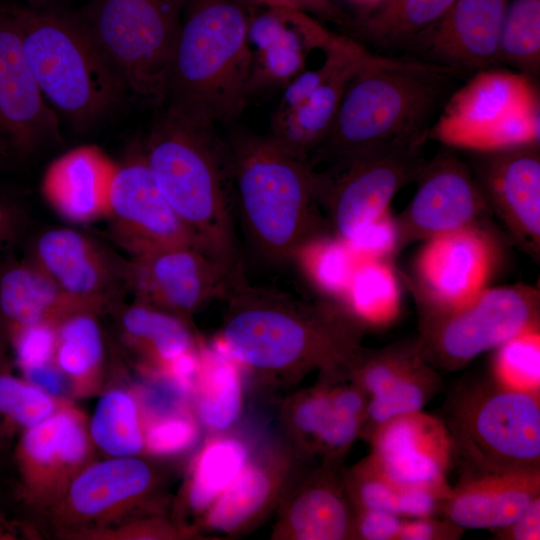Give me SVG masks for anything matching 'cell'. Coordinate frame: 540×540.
I'll return each mask as SVG.
<instances>
[{
  "label": "cell",
  "instance_id": "30bf717a",
  "mask_svg": "<svg viewBox=\"0 0 540 540\" xmlns=\"http://www.w3.org/2000/svg\"><path fill=\"white\" fill-rule=\"evenodd\" d=\"M423 146L371 150L320 171L321 204L330 233L345 242L387 211L394 196L418 178L427 160Z\"/></svg>",
  "mask_w": 540,
  "mask_h": 540
},
{
  "label": "cell",
  "instance_id": "f35d334b",
  "mask_svg": "<svg viewBox=\"0 0 540 540\" xmlns=\"http://www.w3.org/2000/svg\"><path fill=\"white\" fill-rule=\"evenodd\" d=\"M442 386L440 371L419 356L383 391L369 399L360 437L368 441L372 433L390 418L423 410Z\"/></svg>",
  "mask_w": 540,
  "mask_h": 540
},
{
  "label": "cell",
  "instance_id": "d590c367",
  "mask_svg": "<svg viewBox=\"0 0 540 540\" xmlns=\"http://www.w3.org/2000/svg\"><path fill=\"white\" fill-rule=\"evenodd\" d=\"M393 261L359 259L341 304L365 327L393 323L401 311V288Z\"/></svg>",
  "mask_w": 540,
  "mask_h": 540
},
{
  "label": "cell",
  "instance_id": "52a82bcc",
  "mask_svg": "<svg viewBox=\"0 0 540 540\" xmlns=\"http://www.w3.org/2000/svg\"><path fill=\"white\" fill-rule=\"evenodd\" d=\"M444 411L465 470L540 471V395L503 387L491 377L476 379L461 382Z\"/></svg>",
  "mask_w": 540,
  "mask_h": 540
},
{
  "label": "cell",
  "instance_id": "680465c9",
  "mask_svg": "<svg viewBox=\"0 0 540 540\" xmlns=\"http://www.w3.org/2000/svg\"><path fill=\"white\" fill-rule=\"evenodd\" d=\"M6 344L7 341L0 331V371L4 370L7 367H10V361L6 354Z\"/></svg>",
  "mask_w": 540,
  "mask_h": 540
},
{
  "label": "cell",
  "instance_id": "484cf974",
  "mask_svg": "<svg viewBox=\"0 0 540 540\" xmlns=\"http://www.w3.org/2000/svg\"><path fill=\"white\" fill-rule=\"evenodd\" d=\"M369 52L353 37L342 35L332 70L299 106L272 115L267 135L293 157L309 162L329 134L347 85Z\"/></svg>",
  "mask_w": 540,
  "mask_h": 540
},
{
  "label": "cell",
  "instance_id": "d4e9b609",
  "mask_svg": "<svg viewBox=\"0 0 540 540\" xmlns=\"http://www.w3.org/2000/svg\"><path fill=\"white\" fill-rule=\"evenodd\" d=\"M278 540H354V508L340 467L320 463L306 472L277 508Z\"/></svg>",
  "mask_w": 540,
  "mask_h": 540
},
{
  "label": "cell",
  "instance_id": "c3c4849f",
  "mask_svg": "<svg viewBox=\"0 0 540 540\" xmlns=\"http://www.w3.org/2000/svg\"><path fill=\"white\" fill-rule=\"evenodd\" d=\"M345 243L358 259L393 261L398 251V230L389 209L357 230Z\"/></svg>",
  "mask_w": 540,
  "mask_h": 540
},
{
  "label": "cell",
  "instance_id": "ab89813d",
  "mask_svg": "<svg viewBox=\"0 0 540 540\" xmlns=\"http://www.w3.org/2000/svg\"><path fill=\"white\" fill-rule=\"evenodd\" d=\"M497 66L529 78L540 75V0H509L501 27Z\"/></svg>",
  "mask_w": 540,
  "mask_h": 540
},
{
  "label": "cell",
  "instance_id": "b9f144b4",
  "mask_svg": "<svg viewBox=\"0 0 540 540\" xmlns=\"http://www.w3.org/2000/svg\"><path fill=\"white\" fill-rule=\"evenodd\" d=\"M493 350L490 377L495 382L540 395V326L523 330Z\"/></svg>",
  "mask_w": 540,
  "mask_h": 540
},
{
  "label": "cell",
  "instance_id": "2e32d148",
  "mask_svg": "<svg viewBox=\"0 0 540 540\" xmlns=\"http://www.w3.org/2000/svg\"><path fill=\"white\" fill-rule=\"evenodd\" d=\"M157 485L155 470L138 456L93 461L48 512L68 537L134 517L150 502Z\"/></svg>",
  "mask_w": 540,
  "mask_h": 540
},
{
  "label": "cell",
  "instance_id": "f546056e",
  "mask_svg": "<svg viewBox=\"0 0 540 540\" xmlns=\"http://www.w3.org/2000/svg\"><path fill=\"white\" fill-rule=\"evenodd\" d=\"M342 477L354 509H378L404 518L442 514L453 491L397 480L370 454L342 471Z\"/></svg>",
  "mask_w": 540,
  "mask_h": 540
},
{
  "label": "cell",
  "instance_id": "277c9868",
  "mask_svg": "<svg viewBox=\"0 0 540 540\" xmlns=\"http://www.w3.org/2000/svg\"><path fill=\"white\" fill-rule=\"evenodd\" d=\"M248 20L240 0H186L164 110L214 125L240 118L250 101Z\"/></svg>",
  "mask_w": 540,
  "mask_h": 540
},
{
  "label": "cell",
  "instance_id": "f6af8a7d",
  "mask_svg": "<svg viewBox=\"0 0 540 540\" xmlns=\"http://www.w3.org/2000/svg\"><path fill=\"white\" fill-rule=\"evenodd\" d=\"M141 415L144 452L150 455H177L191 448L199 438L200 423L189 406Z\"/></svg>",
  "mask_w": 540,
  "mask_h": 540
},
{
  "label": "cell",
  "instance_id": "d6a6232c",
  "mask_svg": "<svg viewBox=\"0 0 540 540\" xmlns=\"http://www.w3.org/2000/svg\"><path fill=\"white\" fill-rule=\"evenodd\" d=\"M241 368L215 346H200V368L192 396L193 411L212 433L228 431L243 411Z\"/></svg>",
  "mask_w": 540,
  "mask_h": 540
},
{
  "label": "cell",
  "instance_id": "4fadbf2b",
  "mask_svg": "<svg viewBox=\"0 0 540 540\" xmlns=\"http://www.w3.org/2000/svg\"><path fill=\"white\" fill-rule=\"evenodd\" d=\"M537 98L535 79L501 66L478 71L452 93L428 139L453 149L495 150L503 123Z\"/></svg>",
  "mask_w": 540,
  "mask_h": 540
},
{
  "label": "cell",
  "instance_id": "4316f807",
  "mask_svg": "<svg viewBox=\"0 0 540 540\" xmlns=\"http://www.w3.org/2000/svg\"><path fill=\"white\" fill-rule=\"evenodd\" d=\"M540 496V471H463L442 514L463 529H501Z\"/></svg>",
  "mask_w": 540,
  "mask_h": 540
},
{
  "label": "cell",
  "instance_id": "ac0fdd59",
  "mask_svg": "<svg viewBox=\"0 0 540 540\" xmlns=\"http://www.w3.org/2000/svg\"><path fill=\"white\" fill-rule=\"evenodd\" d=\"M496 244L483 225L468 226L425 241L414 266L417 309L461 307L488 287Z\"/></svg>",
  "mask_w": 540,
  "mask_h": 540
},
{
  "label": "cell",
  "instance_id": "3957f363",
  "mask_svg": "<svg viewBox=\"0 0 540 540\" xmlns=\"http://www.w3.org/2000/svg\"><path fill=\"white\" fill-rule=\"evenodd\" d=\"M464 76L408 56L369 52L350 79L332 128L309 163L424 145Z\"/></svg>",
  "mask_w": 540,
  "mask_h": 540
},
{
  "label": "cell",
  "instance_id": "5b68a950",
  "mask_svg": "<svg viewBox=\"0 0 540 540\" xmlns=\"http://www.w3.org/2000/svg\"><path fill=\"white\" fill-rule=\"evenodd\" d=\"M45 101L76 133L113 115L130 94L78 12L62 5L5 6Z\"/></svg>",
  "mask_w": 540,
  "mask_h": 540
},
{
  "label": "cell",
  "instance_id": "f5cc1de1",
  "mask_svg": "<svg viewBox=\"0 0 540 540\" xmlns=\"http://www.w3.org/2000/svg\"><path fill=\"white\" fill-rule=\"evenodd\" d=\"M21 372L26 381L51 396L68 399L67 396L71 395L68 379L55 361L29 367Z\"/></svg>",
  "mask_w": 540,
  "mask_h": 540
},
{
  "label": "cell",
  "instance_id": "681fc988",
  "mask_svg": "<svg viewBox=\"0 0 540 540\" xmlns=\"http://www.w3.org/2000/svg\"><path fill=\"white\" fill-rule=\"evenodd\" d=\"M27 223V210L20 196L0 182V254L22 237Z\"/></svg>",
  "mask_w": 540,
  "mask_h": 540
},
{
  "label": "cell",
  "instance_id": "ee69618b",
  "mask_svg": "<svg viewBox=\"0 0 540 540\" xmlns=\"http://www.w3.org/2000/svg\"><path fill=\"white\" fill-rule=\"evenodd\" d=\"M66 400L12 375L10 367L0 371V416L23 431L51 416Z\"/></svg>",
  "mask_w": 540,
  "mask_h": 540
},
{
  "label": "cell",
  "instance_id": "83f0119b",
  "mask_svg": "<svg viewBox=\"0 0 540 540\" xmlns=\"http://www.w3.org/2000/svg\"><path fill=\"white\" fill-rule=\"evenodd\" d=\"M115 168L95 149H75L47 170L42 183L44 196L67 221L84 224L106 218Z\"/></svg>",
  "mask_w": 540,
  "mask_h": 540
},
{
  "label": "cell",
  "instance_id": "1f68e13d",
  "mask_svg": "<svg viewBox=\"0 0 540 540\" xmlns=\"http://www.w3.org/2000/svg\"><path fill=\"white\" fill-rule=\"evenodd\" d=\"M253 450L249 441L238 433H213L192 461L183 490L187 511L196 518L203 516L230 487L248 463Z\"/></svg>",
  "mask_w": 540,
  "mask_h": 540
},
{
  "label": "cell",
  "instance_id": "9c48e42d",
  "mask_svg": "<svg viewBox=\"0 0 540 540\" xmlns=\"http://www.w3.org/2000/svg\"><path fill=\"white\" fill-rule=\"evenodd\" d=\"M540 326V291L517 283L487 287L453 309H418L420 354L438 371L464 368L525 329Z\"/></svg>",
  "mask_w": 540,
  "mask_h": 540
},
{
  "label": "cell",
  "instance_id": "44dd1931",
  "mask_svg": "<svg viewBox=\"0 0 540 540\" xmlns=\"http://www.w3.org/2000/svg\"><path fill=\"white\" fill-rule=\"evenodd\" d=\"M333 32L309 13L290 6L249 10L250 100L283 89L307 68L310 54L323 50Z\"/></svg>",
  "mask_w": 540,
  "mask_h": 540
},
{
  "label": "cell",
  "instance_id": "6f0895ef",
  "mask_svg": "<svg viewBox=\"0 0 540 540\" xmlns=\"http://www.w3.org/2000/svg\"><path fill=\"white\" fill-rule=\"evenodd\" d=\"M245 4L257 7H268V6H290L297 8L289 0H240Z\"/></svg>",
  "mask_w": 540,
  "mask_h": 540
},
{
  "label": "cell",
  "instance_id": "6da1fadb",
  "mask_svg": "<svg viewBox=\"0 0 540 540\" xmlns=\"http://www.w3.org/2000/svg\"><path fill=\"white\" fill-rule=\"evenodd\" d=\"M223 301L215 347L261 380L290 384L315 370L345 369L367 331L340 302L303 300L246 276Z\"/></svg>",
  "mask_w": 540,
  "mask_h": 540
},
{
  "label": "cell",
  "instance_id": "11a10c76",
  "mask_svg": "<svg viewBox=\"0 0 540 540\" xmlns=\"http://www.w3.org/2000/svg\"><path fill=\"white\" fill-rule=\"evenodd\" d=\"M298 9L318 20L330 21L339 25L350 24V19L335 0H289Z\"/></svg>",
  "mask_w": 540,
  "mask_h": 540
},
{
  "label": "cell",
  "instance_id": "ba28073f",
  "mask_svg": "<svg viewBox=\"0 0 540 540\" xmlns=\"http://www.w3.org/2000/svg\"><path fill=\"white\" fill-rule=\"evenodd\" d=\"M186 0H90L78 12L138 99L162 108Z\"/></svg>",
  "mask_w": 540,
  "mask_h": 540
},
{
  "label": "cell",
  "instance_id": "e575fe53",
  "mask_svg": "<svg viewBox=\"0 0 540 540\" xmlns=\"http://www.w3.org/2000/svg\"><path fill=\"white\" fill-rule=\"evenodd\" d=\"M456 0H385L352 23L355 35L381 49L404 48L437 22Z\"/></svg>",
  "mask_w": 540,
  "mask_h": 540
},
{
  "label": "cell",
  "instance_id": "ffe728a7",
  "mask_svg": "<svg viewBox=\"0 0 540 540\" xmlns=\"http://www.w3.org/2000/svg\"><path fill=\"white\" fill-rule=\"evenodd\" d=\"M106 219L114 241L130 257L177 245L201 248L159 191L143 150L115 168Z\"/></svg>",
  "mask_w": 540,
  "mask_h": 540
},
{
  "label": "cell",
  "instance_id": "9f6ffc18",
  "mask_svg": "<svg viewBox=\"0 0 540 540\" xmlns=\"http://www.w3.org/2000/svg\"><path fill=\"white\" fill-rule=\"evenodd\" d=\"M341 7V4L354 11L355 20L352 23L365 17L370 11L381 4L385 0H335ZM342 9V8H341ZM343 10V9H342Z\"/></svg>",
  "mask_w": 540,
  "mask_h": 540
},
{
  "label": "cell",
  "instance_id": "5bb4252c",
  "mask_svg": "<svg viewBox=\"0 0 540 540\" xmlns=\"http://www.w3.org/2000/svg\"><path fill=\"white\" fill-rule=\"evenodd\" d=\"M26 257L64 293L98 315L112 312L128 294L129 259L76 229L53 227L40 232Z\"/></svg>",
  "mask_w": 540,
  "mask_h": 540
},
{
  "label": "cell",
  "instance_id": "7dc6e473",
  "mask_svg": "<svg viewBox=\"0 0 540 540\" xmlns=\"http://www.w3.org/2000/svg\"><path fill=\"white\" fill-rule=\"evenodd\" d=\"M12 347L20 370L53 362L57 343V326L41 323L8 331L4 335Z\"/></svg>",
  "mask_w": 540,
  "mask_h": 540
},
{
  "label": "cell",
  "instance_id": "db71d44e",
  "mask_svg": "<svg viewBox=\"0 0 540 540\" xmlns=\"http://www.w3.org/2000/svg\"><path fill=\"white\" fill-rule=\"evenodd\" d=\"M495 539L500 540H539L540 539V496L512 523L495 530Z\"/></svg>",
  "mask_w": 540,
  "mask_h": 540
},
{
  "label": "cell",
  "instance_id": "603a6c76",
  "mask_svg": "<svg viewBox=\"0 0 540 540\" xmlns=\"http://www.w3.org/2000/svg\"><path fill=\"white\" fill-rule=\"evenodd\" d=\"M509 0H456L403 51L463 76L497 66L499 39Z\"/></svg>",
  "mask_w": 540,
  "mask_h": 540
},
{
  "label": "cell",
  "instance_id": "bcb514c9",
  "mask_svg": "<svg viewBox=\"0 0 540 540\" xmlns=\"http://www.w3.org/2000/svg\"><path fill=\"white\" fill-rule=\"evenodd\" d=\"M194 536L179 523L159 516H134L118 523L74 533L68 538L90 540L181 539Z\"/></svg>",
  "mask_w": 540,
  "mask_h": 540
},
{
  "label": "cell",
  "instance_id": "74e56055",
  "mask_svg": "<svg viewBox=\"0 0 540 540\" xmlns=\"http://www.w3.org/2000/svg\"><path fill=\"white\" fill-rule=\"evenodd\" d=\"M88 428L95 447L109 457H136L144 453L142 415L135 392L121 388L105 392Z\"/></svg>",
  "mask_w": 540,
  "mask_h": 540
},
{
  "label": "cell",
  "instance_id": "7402d4cb",
  "mask_svg": "<svg viewBox=\"0 0 540 540\" xmlns=\"http://www.w3.org/2000/svg\"><path fill=\"white\" fill-rule=\"evenodd\" d=\"M307 458L290 443L253 451L239 476L200 520L197 532L232 537L256 528L305 474L299 467Z\"/></svg>",
  "mask_w": 540,
  "mask_h": 540
},
{
  "label": "cell",
  "instance_id": "4dcf8cb0",
  "mask_svg": "<svg viewBox=\"0 0 540 540\" xmlns=\"http://www.w3.org/2000/svg\"><path fill=\"white\" fill-rule=\"evenodd\" d=\"M112 312L118 313L124 340L140 354L148 373L162 371L201 345L188 320L153 306L134 301Z\"/></svg>",
  "mask_w": 540,
  "mask_h": 540
},
{
  "label": "cell",
  "instance_id": "7c38bea8",
  "mask_svg": "<svg viewBox=\"0 0 540 540\" xmlns=\"http://www.w3.org/2000/svg\"><path fill=\"white\" fill-rule=\"evenodd\" d=\"M244 276L195 245H177L130 257L128 293L137 302L189 320L213 300H223Z\"/></svg>",
  "mask_w": 540,
  "mask_h": 540
},
{
  "label": "cell",
  "instance_id": "60d3db41",
  "mask_svg": "<svg viewBox=\"0 0 540 540\" xmlns=\"http://www.w3.org/2000/svg\"><path fill=\"white\" fill-rule=\"evenodd\" d=\"M295 260L320 292L341 303L359 259L343 240L325 234L306 244Z\"/></svg>",
  "mask_w": 540,
  "mask_h": 540
},
{
  "label": "cell",
  "instance_id": "816d5d0a",
  "mask_svg": "<svg viewBox=\"0 0 540 540\" xmlns=\"http://www.w3.org/2000/svg\"><path fill=\"white\" fill-rule=\"evenodd\" d=\"M465 529L435 515L404 518L396 540H458Z\"/></svg>",
  "mask_w": 540,
  "mask_h": 540
},
{
  "label": "cell",
  "instance_id": "cb8c5ba5",
  "mask_svg": "<svg viewBox=\"0 0 540 540\" xmlns=\"http://www.w3.org/2000/svg\"><path fill=\"white\" fill-rule=\"evenodd\" d=\"M370 455L397 480L450 490L447 474L455 457L444 420L423 410L382 423L370 436Z\"/></svg>",
  "mask_w": 540,
  "mask_h": 540
},
{
  "label": "cell",
  "instance_id": "7bdbcfd3",
  "mask_svg": "<svg viewBox=\"0 0 540 540\" xmlns=\"http://www.w3.org/2000/svg\"><path fill=\"white\" fill-rule=\"evenodd\" d=\"M330 379L321 373L315 386L288 399L282 408L283 423L290 444L308 458L315 456L316 444L330 405Z\"/></svg>",
  "mask_w": 540,
  "mask_h": 540
},
{
  "label": "cell",
  "instance_id": "f907efd6",
  "mask_svg": "<svg viewBox=\"0 0 540 540\" xmlns=\"http://www.w3.org/2000/svg\"><path fill=\"white\" fill-rule=\"evenodd\" d=\"M403 519L383 510L354 509V540H396Z\"/></svg>",
  "mask_w": 540,
  "mask_h": 540
},
{
  "label": "cell",
  "instance_id": "8992f818",
  "mask_svg": "<svg viewBox=\"0 0 540 540\" xmlns=\"http://www.w3.org/2000/svg\"><path fill=\"white\" fill-rule=\"evenodd\" d=\"M142 150L159 191L200 247L230 270L244 271L215 125L163 110Z\"/></svg>",
  "mask_w": 540,
  "mask_h": 540
},
{
  "label": "cell",
  "instance_id": "d6986e66",
  "mask_svg": "<svg viewBox=\"0 0 540 540\" xmlns=\"http://www.w3.org/2000/svg\"><path fill=\"white\" fill-rule=\"evenodd\" d=\"M466 160L491 211L518 248L540 258V144L468 151Z\"/></svg>",
  "mask_w": 540,
  "mask_h": 540
},
{
  "label": "cell",
  "instance_id": "9a60e30c",
  "mask_svg": "<svg viewBox=\"0 0 540 540\" xmlns=\"http://www.w3.org/2000/svg\"><path fill=\"white\" fill-rule=\"evenodd\" d=\"M61 141L60 119L29 70L13 18L0 7V167Z\"/></svg>",
  "mask_w": 540,
  "mask_h": 540
},
{
  "label": "cell",
  "instance_id": "836d02e7",
  "mask_svg": "<svg viewBox=\"0 0 540 540\" xmlns=\"http://www.w3.org/2000/svg\"><path fill=\"white\" fill-rule=\"evenodd\" d=\"M98 314L79 312L57 326L54 361L68 379L73 397H89L103 381L105 348Z\"/></svg>",
  "mask_w": 540,
  "mask_h": 540
},
{
  "label": "cell",
  "instance_id": "f1b7e54d",
  "mask_svg": "<svg viewBox=\"0 0 540 540\" xmlns=\"http://www.w3.org/2000/svg\"><path fill=\"white\" fill-rule=\"evenodd\" d=\"M79 312L92 311L64 293L29 258L7 259L0 263V331L3 335L16 328L41 323L58 326Z\"/></svg>",
  "mask_w": 540,
  "mask_h": 540
},
{
  "label": "cell",
  "instance_id": "e0dca14e",
  "mask_svg": "<svg viewBox=\"0 0 540 540\" xmlns=\"http://www.w3.org/2000/svg\"><path fill=\"white\" fill-rule=\"evenodd\" d=\"M410 203L395 217L398 251L409 244L468 226L491 211L466 160L445 147L427 159Z\"/></svg>",
  "mask_w": 540,
  "mask_h": 540
},
{
  "label": "cell",
  "instance_id": "8d00e7d4",
  "mask_svg": "<svg viewBox=\"0 0 540 540\" xmlns=\"http://www.w3.org/2000/svg\"><path fill=\"white\" fill-rule=\"evenodd\" d=\"M327 374L330 379V405L316 444L315 456L323 464L341 467L354 441L360 437L369 397L347 377L346 370Z\"/></svg>",
  "mask_w": 540,
  "mask_h": 540
},
{
  "label": "cell",
  "instance_id": "91938a15",
  "mask_svg": "<svg viewBox=\"0 0 540 540\" xmlns=\"http://www.w3.org/2000/svg\"><path fill=\"white\" fill-rule=\"evenodd\" d=\"M24 4L32 6L62 5V0H23Z\"/></svg>",
  "mask_w": 540,
  "mask_h": 540
},
{
  "label": "cell",
  "instance_id": "7a4b0ae2",
  "mask_svg": "<svg viewBox=\"0 0 540 540\" xmlns=\"http://www.w3.org/2000/svg\"><path fill=\"white\" fill-rule=\"evenodd\" d=\"M223 143L235 219L253 255L283 265L313 239L331 234L320 171L267 134L235 129Z\"/></svg>",
  "mask_w": 540,
  "mask_h": 540
},
{
  "label": "cell",
  "instance_id": "8fae6325",
  "mask_svg": "<svg viewBox=\"0 0 540 540\" xmlns=\"http://www.w3.org/2000/svg\"><path fill=\"white\" fill-rule=\"evenodd\" d=\"M87 418L69 399L42 422L25 429L15 450L20 497L49 511L93 460Z\"/></svg>",
  "mask_w": 540,
  "mask_h": 540
}]
</instances>
